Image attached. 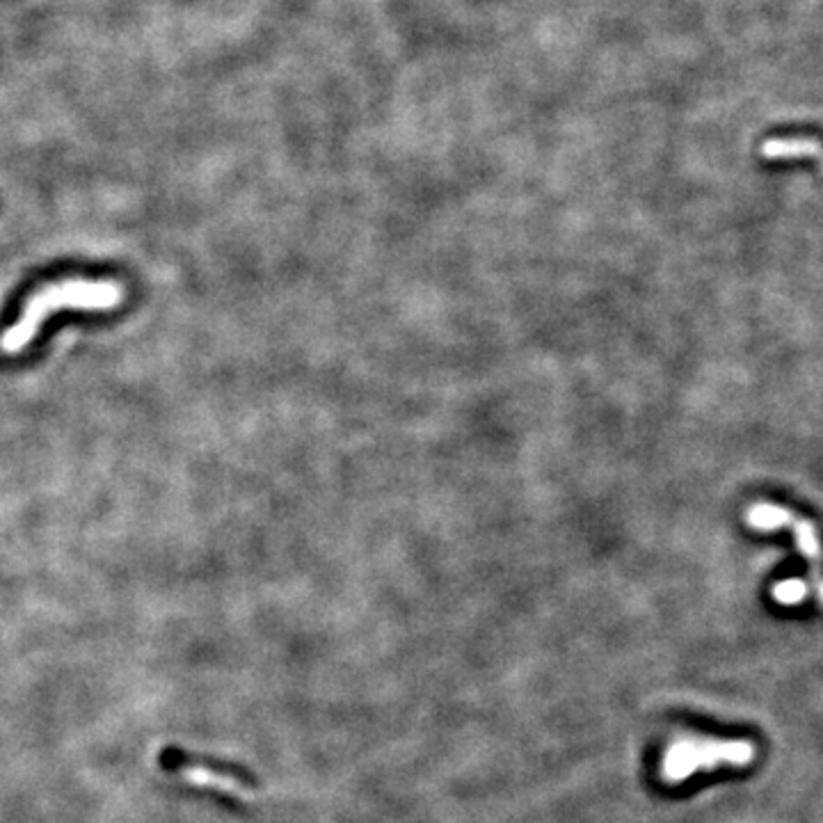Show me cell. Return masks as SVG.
I'll list each match as a JSON object with an SVG mask.
<instances>
[{"mask_svg": "<svg viewBox=\"0 0 823 823\" xmlns=\"http://www.w3.org/2000/svg\"><path fill=\"white\" fill-rule=\"evenodd\" d=\"M755 755L753 743L743 739H679L663 757L661 775L666 782H682L700 771H714L721 764L746 766L753 762Z\"/></svg>", "mask_w": 823, "mask_h": 823, "instance_id": "cell-2", "label": "cell"}, {"mask_svg": "<svg viewBox=\"0 0 823 823\" xmlns=\"http://www.w3.org/2000/svg\"><path fill=\"white\" fill-rule=\"evenodd\" d=\"M748 522L759 531H778L782 526L791 524V515L785 508L773 506V503H757V506L750 510Z\"/></svg>", "mask_w": 823, "mask_h": 823, "instance_id": "cell-4", "label": "cell"}, {"mask_svg": "<svg viewBox=\"0 0 823 823\" xmlns=\"http://www.w3.org/2000/svg\"><path fill=\"white\" fill-rule=\"evenodd\" d=\"M122 302V286L115 282H62L46 286L28 300L23 318L3 337V353L14 355L28 346L46 318L62 307L78 309H113Z\"/></svg>", "mask_w": 823, "mask_h": 823, "instance_id": "cell-1", "label": "cell"}, {"mask_svg": "<svg viewBox=\"0 0 823 823\" xmlns=\"http://www.w3.org/2000/svg\"><path fill=\"white\" fill-rule=\"evenodd\" d=\"M819 145L817 140L805 138H778L764 142L762 156L773 158V161H782V158H803V156H817Z\"/></svg>", "mask_w": 823, "mask_h": 823, "instance_id": "cell-3", "label": "cell"}, {"mask_svg": "<svg viewBox=\"0 0 823 823\" xmlns=\"http://www.w3.org/2000/svg\"><path fill=\"white\" fill-rule=\"evenodd\" d=\"M796 538H798V547H801L807 556H817V554H819L817 531H814V526H812L810 522L798 524Z\"/></svg>", "mask_w": 823, "mask_h": 823, "instance_id": "cell-6", "label": "cell"}, {"mask_svg": "<svg viewBox=\"0 0 823 823\" xmlns=\"http://www.w3.org/2000/svg\"><path fill=\"white\" fill-rule=\"evenodd\" d=\"M773 597L778 599L780 604H789L794 606L798 602H803L807 597V583L801 579H791V581H782L775 586L773 590Z\"/></svg>", "mask_w": 823, "mask_h": 823, "instance_id": "cell-5", "label": "cell"}]
</instances>
